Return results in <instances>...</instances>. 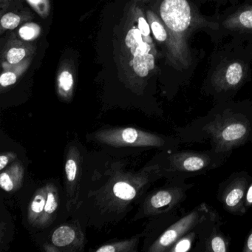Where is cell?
<instances>
[{
    "label": "cell",
    "instance_id": "obj_27",
    "mask_svg": "<svg viewBox=\"0 0 252 252\" xmlns=\"http://www.w3.org/2000/svg\"><path fill=\"white\" fill-rule=\"evenodd\" d=\"M19 34L22 39L25 40H32L36 36V30L33 26H23L19 31Z\"/></svg>",
    "mask_w": 252,
    "mask_h": 252
},
{
    "label": "cell",
    "instance_id": "obj_26",
    "mask_svg": "<svg viewBox=\"0 0 252 252\" xmlns=\"http://www.w3.org/2000/svg\"><path fill=\"white\" fill-rule=\"evenodd\" d=\"M17 76L13 72H5L0 76V85L2 88H7L17 82Z\"/></svg>",
    "mask_w": 252,
    "mask_h": 252
},
{
    "label": "cell",
    "instance_id": "obj_12",
    "mask_svg": "<svg viewBox=\"0 0 252 252\" xmlns=\"http://www.w3.org/2000/svg\"><path fill=\"white\" fill-rule=\"evenodd\" d=\"M67 191V210L71 211L79 200L81 178V156L79 149L70 146L66 155L64 164Z\"/></svg>",
    "mask_w": 252,
    "mask_h": 252
},
{
    "label": "cell",
    "instance_id": "obj_24",
    "mask_svg": "<svg viewBox=\"0 0 252 252\" xmlns=\"http://www.w3.org/2000/svg\"><path fill=\"white\" fill-rule=\"evenodd\" d=\"M28 1L41 16L45 17L49 12L48 0H28Z\"/></svg>",
    "mask_w": 252,
    "mask_h": 252
},
{
    "label": "cell",
    "instance_id": "obj_19",
    "mask_svg": "<svg viewBox=\"0 0 252 252\" xmlns=\"http://www.w3.org/2000/svg\"><path fill=\"white\" fill-rule=\"evenodd\" d=\"M147 18L155 39L160 43L167 45L169 42V33L161 19L150 11L147 12Z\"/></svg>",
    "mask_w": 252,
    "mask_h": 252
},
{
    "label": "cell",
    "instance_id": "obj_4",
    "mask_svg": "<svg viewBox=\"0 0 252 252\" xmlns=\"http://www.w3.org/2000/svg\"><path fill=\"white\" fill-rule=\"evenodd\" d=\"M125 72L129 86L142 88L143 81L156 67V50L151 38L141 34L138 27L128 29L123 43Z\"/></svg>",
    "mask_w": 252,
    "mask_h": 252
},
{
    "label": "cell",
    "instance_id": "obj_16",
    "mask_svg": "<svg viewBox=\"0 0 252 252\" xmlns=\"http://www.w3.org/2000/svg\"><path fill=\"white\" fill-rule=\"evenodd\" d=\"M225 29L232 32H252V5L243 7L223 22Z\"/></svg>",
    "mask_w": 252,
    "mask_h": 252
},
{
    "label": "cell",
    "instance_id": "obj_10",
    "mask_svg": "<svg viewBox=\"0 0 252 252\" xmlns=\"http://www.w3.org/2000/svg\"><path fill=\"white\" fill-rule=\"evenodd\" d=\"M246 76L247 70L242 62H228L214 72L209 82V93L219 102L228 101L244 84Z\"/></svg>",
    "mask_w": 252,
    "mask_h": 252
},
{
    "label": "cell",
    "instance_id": "obj_8",
    "mask_svg": "<svg viewBox=\"0 0 252 252\" xmlns=\"http://www.w3.org/2000/svg\"><path fill=\"white\" fill-rule=\"evenodd\" d=\"M252 177L246 171H239L220 183L217 199L225 212L235 216L246 213L245 200Z\"/></svg>",
    "mask_w": 252,
    "mask_h": 252
},
{
    "label": "cell",
    "instance_id": "obj_28",
    "mask_svg": "<svg viewBox=\"0 0 252 252\" xmlns=\"http://www.w3.org/2000/svg\"><path fill=\"white\" fill-rule=\"evenodd\" d=\"M17 158V155L15 153L8 152V153H3L0 156V170H3L11 162L14 161Z\"/></svg>",
    "mask_w": 252,
    "mask_h": 252
},
{
    "label": "cell",
    "instance_id": "obj_21",
    "mask_svg": "<svg viewBox=\"0 0 252 252\" xmlns=\"http://www.w3.org/2000/svg\"><path fill=\"white\" fill-rule=\"evenodd\" d=\"M194 240H196V233L194 230H192L178 240L169 249V252H188V251L192 250L191 246H192Z\"/></svg>",
    "mask_w": 252,
    "mask_h": 252
},
{
    "label": "cell",
    "instance_id": "obj_13",
    "mask_svg": "<svg viewBox=\"0 0 252 252\" xmlns=\"http://www.w3.org/2000/svg\"><path fill=\"white\" fill-rule=\"evenodd\" d=\"M51 241L58 248H68L73 250L84 246V237L80 228L74 225H63L58 227L51 236Z\"/></svg>",
    "mask_w": 252,
    "mask_h": 252
},
{
    "label": "cell",
    "instance_id": "obj_7",
    "mask_svg": "<svg viewBox=\"0 0 252 252\" xmlns=\"http://www.w3.org/2000/svg\"><path fill=\"white\" fill-rule=\"evenodd\" d=\"M210 209V206L206 203H201L184 216L178 218L152 243L149 252H169L178 240L194 229L207 216Z\"/></svg>",
    "mask_w": 252,
    "mask_h": 252
},
{
    "label": "cell",
    "instance_id": "obj_25",
    "mask_svg": "<svg viewBox=\"0 0 252 252\" xmlns=\"http://www.w3.org/2000/svg\"><path fill=\"white\" fill-rule=\"evenodd\" d=\"M137 27L143 36L147 38H151L150 37L151 29H150V23L144 18V15L141 13H139L137 17Z\"/></svg>",
    "mask_w": 252,
    "mask_h": 252
},
{
    "label": "cell",
    "instance_id": "obj_3",
    "mask_svg": "<svg viewBox=\"0 0 252 252\" xmlns=\"http://www.w3.org/2000/svg\"><path fill=\"white\" fill-rule=\"evenodd\" d=\"M231 153H218L215 150H168L160 166V175L169 181H186L222 166Z\"/></svg>",
    "mask_w": 252,
    "mask_h": 252
},
{
    "label": "cell",
    "instance_id": "obj_31",
    "mask_svg": "<svg viewBox=\"0 0 252 252\" xmlns=\"http://www.w3.org/2000/svg\"><path fill=\"white\" fill-rule=\"evenodd\" d=\"M43 249L46 252H60V248L57 247V246L52 243V244H49V243H45L43 245Z\"/></svg>",
    "mask_w": 252,
    "mask_h": 252
},
{
    "label": "cell",
    "instance_id": "obj_23",
    "mask_svg": "<svg viewBox=\"0 0 252 252\" xmlns=\"http://www.w3.org/2000/svg\"><path fill=\"white\" fill-rule=\"evenodd\" d=\"M26 56V51L23 48H11L6 54V60L11 64H18Z\"/></svg>",
    "mask_w": 252,
    "mask_h": 252
},
{
    "label": "cell",
    "instance_id": "obj_18",
    "mask_svg": "<svg viewBox=\"0 0 252 252\" xmlns=\"http://www.w3.org/2000/svg\"><path fill=\"white\" fill-rule=\"evenodd\" d=\"M74 76L70 69L60 70L57 77V93L59 97L64 101H70L73 98L74 90Z\"/></svg>",
    "mask_w": 252,
    "mask_h": 252
},
{
    "label": "cell",
    "instance_id": "obj_6",
    "mask_svg": "<svg viewBox=\"0 0 252 252\" xmlns=\"http://www.w3.org/2000/svg\"><path fill=\"white\" fill-rule=\"evenodd\" d=\"M95 138L102 144L114 147H154L177 150L181 141L178 136L166 137L133 127H116L95 132Z\"/></svg>",
    "mask_w": 252,
    "mask_h": 252
},
{
    "label": "cell",
    "instance_id": "obj_29",
    "mask_svg": "<svg viewBox=\"0 0 252 252\" xmlns=\"http://www.w3.org/2000/svg\"><path fill=\"white\" fill-rule=\"evenodd\" d=\"M243 252H252V228L249 231L247 237L245 240L244 244H243Z\"/></svg>",
    "mask_w": 252,
    "mask_h": 252
},
{
    "label": "cell",
    "instance_id": "obj_1",
    "mask_svg": "<svg viewBox=\"0 0 252 252\" xmlns=\"http://www.w3.org/2000/svg\"><path fill=\"white\" fill-rule=\"evenodd\" d=\"M177 136L185 144H206L218 153H231L252 142V104L219 102L206 115L181 127Z\"/></svg>",
    "mask_w": 252,
    "mask_h": 252
},
{
    "label": "cell",
    "instance_id": "obj_15",
    "mask_svg": "<svg viewBox=\"0 0 252 252\" xmlns=\"http://www.w3.org/2000/svg\"><path fill=\"white\" fill-rule=\"evenodd\" d=\"M46 187V203L37 228H46L53 223L57 218V212L60 204V197L57 187L53 183H48Z\"/></svg>",
    "mask_w": 252,
    "mask_h": 252
},
{
    "label": "cell",
    "instance_id": "obj_5",
    "mask_svg": "<svg viewBox=\"0 0 252 252\" xmlns=\"http://www.w3.org/2000/svg\"><path fill=\"white\" fill-rule=\"evenodd\" d=\"M160 166L153 163L136 174L115 177L102 192L103 203L107 210L120 211L133 200L151 183L161 178Z\"/></svg>",
    "mask_w": 252,
    "mask_h": 252
},
{
    "label": "cell",
    "instance_id": "obj_2",
    "mask_svg": "<svg viewBox=\"0 0 252 252\" xmlns=\"http://www.w3.org/2000/svg\"><path fill=\"white\" fill-rule=\"evenodd\" d=\"M159 13L169 33L167 60L179 70L188 68L191 64L188 38L199 25L191 5L188 0H163Z\"/></svg>",
    "mask_w": 252,
    "mask_h": 252
},
{
    "label": "cell",
    "instance_id": "obj_30",
    "mask_svg": "<svg viewBox=\"0 0 252 252\" xmlns=\"http://www.w3.org/2000/svg\"><path fill=\"white\" fill-rule=\"evenodd\" d=\"M245 206L246 209H249L252 207V177L251 180L250 184H249V188L246 192V200H245Z\"/></svg>",
    "mask_w": 252,
    "mask_h": 252
},
{
    "label": "cell",
    "instance_id": "obj_17",
    "mask_svg": "<svg viewBox=\"0 0 252 252\" xmlns=\"http://www.w3.org/2000/svg\"><path fill=\"white\" fill-rule=\"evenodd\" d=\"M47 199L46 185L39 188L33 194L28 209V222L32 226L37 227L45 209Z\"/></svg>",
    "mask_w": 252,
    "mask_h": 252
},
{
    "label": "cell",
    "instance_id": "obj_20",
    "mask_svg": "<svg viewBox=\"0 0 252 252\" xmlns=\"http://www.w3.org/2000/svg\"><path fill=\"white\" fill-rule=\"evenodd\" d=\"M138 239L132 238L130 240L113 242L111 243L103 245L95 250L96 252H132L136 251Z\"/></svg>",
    "mask_w": 252,
    "mask_h": 252
},
{
    "label": "cell",
    "instance_id": "obj_9",
    "mask_svg": "<svg viewBox=\"0 0 252 252\" xmlns=\"http://www.w3.org/2000/svg\"><path fill=\"white\" fill-rule=\"evenodd\" d=\"M170 184L151 193L144 200L143 212L146 216H157L174 212L187 199L194 184L171 181Z\"/></svg>",
    "mask_w": 252,
    "mask_h": 252
},
{
    "label": "cell",
    "instance_id": "obj_22",
    "mask_svg": "<svg viewBox=\"0 0 252 252\" xmlns=\"http://www.w3.org/2000/svg\"><path fill=\"white\" fill-rule=\"evenodd\" d=\"M20 22H21V18L20 16L14 13H8L1 18L0 23L2 29L13 30L20 25Z\"/></svg>",
    "mask_w": 252,
    "mask_h": 252
},
{
    "label": "cell",
    "instance_id": "obj_14",
    "mask_svg": "<svg viewBox=\"0 0 252 252\" xmlns=\"http://www.w3.org/2000/svg\"><path fill=\"white\" fill-rule=\"evenodd\" d=\"M25 168L21 161L13 163L0 174V187L7 192L21 188L24 179Z\"/></svg>",
    "mask_w": 252,
    "mask_h": 252
},
{
    "label": "cell",
    "instance_id": "obj_11",
    "mask_svg": "<svg viewBox=\"0 0 252 252\" xmlns=\"http://www.w3.org/2000/svg\"><path fill=\"white\" fill-rule=\"evenodd\" d=\"M219 214L211 208L207 216L194 228L196 244L192 251L197 252H229L230 237L221 231Z\"/></svg>",
    "mask_w": 252,
    "mask_h": 252
}]
</instances>
